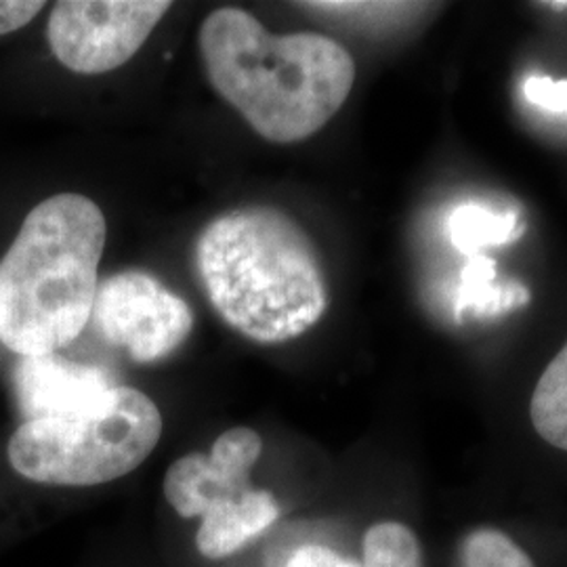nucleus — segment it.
Returning <instances> with one entry per match:
<instances>
[{
  "label": "nucleus",
  "mask_w": 567,
  "mask_h": 567,
  "mask_svg": "<svg viewBox=\"0 0 567 567\" xmlns=\"http://www.w3.org/2000/svg\"><path fill=\"white\" fill-rule=\"evenodd\" d=\"M171 7L166 0H63L51 11L47 37L68 70L105 74L142 49Z\"/></svg>",
  "instance_id": "5"
},
{
  "label": "nucleus",
  "mask_w": 567,
  "mask_h": 567,
  "mask_svg": "<svg viewBox=\"0 0 567 567\" xmlns=\"http://www.w3.org/2000/svg\"><path fill=\"white\" fill-rule=\"evenodd\" d=\"M524 95L527 102L543 112L567 116V81H553L543 74H532L524 82Z\"/></svg>",
  "instance_id": "16"
},
{
  "label": "nucleus",
  "mask_w": 567,
  "mask_h": 567,
  "mask_svg": "<svg viewBox=\"0 0 567 567\" xmlns=\"http://www.w3.org/2000/svg\"><path fill=\"white\" fill-rule=\"evenodd\" d=\"M362 567H423L416 534L400 522H381L364 534Z\"/></svg>",
  "instance_id": "13"
},
{
  "label": "nucleus",
  "mask_w": 567,
  "mask_h": 567,
  "mask_svg": "<svg viewBox=\"0 0 567 567\" xmlns=\"http://www.w3.org/2000/svg\"><path fill=\"white\" fill-rule=\"evenodd\" d=\"M93 322L103 339L152 364L177 351L194 328L189 305L145 271H121L95 292Z\"/></svg>",
  "instance_id": "6"
},
{
  "label": "nucleus",
  "mask_w": 567,
  "mask_h": 567,
  "mask_svg": "<svg viewBox=\"0 0 567 567\" xmlns=\"http://www.w3.org/2000/svg\"><path fill=\"white\" fill-rule=\"evenodd\" d=\"M198 44L215 91L271 143L322 131L355 82V61L339 42L316 32L276 37L234 7L203 21Z\"/></svg>",
  "instance_id": "1"
},
{
  "label": "nucleus",
  "mask_w": 567,
  "mask_h": 567,
  "mask_svg": "<svg viewBox=\"0 0 567 567\" xmlns=\"http://www.w3.org/2000/svg\"><path fill=\"white\" fill-rule=\"evenodd\" d=\"M44 9L41 0H0V37L28 25Z\"/></svg>",
  "instance_id": "18"
},
{
  "label": "nucleus",
  "mask_w": 567,
  "mask_h": 567,
  "mask_svg": "<svg viewBox=\"0 0 567 567\" xmlns=\"http://www.w3.org/2000/svg\"><path fill=\"white\" fill-rule=\"evenodd\" d=\"M301 7H309L311 11L330 18H343L370 25H389L410 20L426 9V4L414 2H303Z\"/></svg>",
  "instance_id": "15"
},
{
  "label": "nucleus",
  "mask_w": 567,
  "mask_h": 567,
  "mask_svg": "<svg viewBox=\"0 0 567 567\" xmlns=\"http://www.w3.org/2000/svg\"><path fill=\"white\" fill-rule=\"evenodd\" d=\"M107 225L81 194L34 206L0 261V343L21 358L49 355L89 324Z\"/></svg>",
  "instance_id": "3"
},
{
  "label": "nucleus",
  "mask_w": 567,
  "mask_h": 567,
  "mask_svg": "<svg viewBox=\"0 0 567 567\" xmlns=\"http://www.w3.org/2000/svg\"><path fill=\"white\" fill-rule=\"evenodd\" d=\"M526 224L517 210H492L477 204L458 206L447 219L450 243L463 255L475 257L486 246L517 243Z\"/></svg>",
  "instance_id": "11"
},
{
  "label": "nucleus",
  "mask_w": 567,
  "mask_h": 567,
  "mask_svg": "<svg viewBox=\"0 0 567 567\" xmlns=\"http://www.w3.org/2000/svg\"><path fill=\"white\" fill-rule=\"evenodd\" d=\"M461 567H534V561L505 532L480 527L461 545Z\"/></svg>",
  "instance_id": "14"
},
{
  "label": "nucleus",
  "mask_w": 567,
  "mask_h": 567,
  "mask_svg": "<svg viewBox=\"0 0 567 567\" xmlns=\"http://www.w3.org/2000/svg\"><path fill=\"white\" fill-rule=\"evenodd\" d=\"M264 452L261 435L250 426L224 431L210 454L192 452L168 466L164 496L182 517H204L213 508L243 498L250 486V468Z\"/></svg>",
  "instance_id": "7"
},
{
  "label": "nucleus",
  "mask_w": 567,
  "mask_h": 567,
  "mask_svg": "<svg viewBox=\"0 0 567 567\" xmlns=\"http://www.w3.org/2000/svg\"><path fill=\"white\" fill-rule=\"evenodd\" d=\"M196 271L225 324L257 343L292 341L328 309L316 246L278 208L250 206L213 219L196 243Z\"/></svg>",
  "instance_id": "2"
},
{
  "label": "nucleus",
  "mask_w": 567,
  "mask_h": 567,
  "mask_svg": "<svg viewBox=\"0 0 567 567\" xmlns=\"http://www.w3.org/2000/svg\"><path fill=\"white\" fill-rule=\"evenodd\" d=\"M161 435L158 405L133 386H114L93 412L23 421L9 440L7 456L16 473L34 484L100 486L143 465Z\"/></svg>",
  "instance_id": "4"
},
{
  "label": "nucleus",
  "mask_w": 567,
  "mask_h": 567,
  "mask_svg": "<svg viewBox=\"0 0 567 567\" xmlns=\"http://www.w3.org/2000/svg\"><path fill=\"white\" fill-rule=\"evenodd\" d=\"M286 567H362L353 557L341 555L334 548L322 545H307L292 553Z\"/></svg>",
  "instance_id": "17"
},
{
  "label": "nucleus",
  "mask_w": 567,
  "mask_h": 567,
  "mask_svg": "<svg viewBox=\"0 0 567 567\" xmlns=\"http://www.w3.org/2000/svg\"><path fill=\"white\" fill-rule=\"evenodd\" d=\"M529 421L548 446L567 452V344L548 362L534 386Z\"/></svg>",
  "instance_id": "12"
},
{
  "label": "nucleus",
  "mask_w": 567,
  "mask_h": 567,
  "mask_svg": "<svg viewBox=\"0 0 567 567\" xmlns=\"http://www.w3.org/2000/svg\"><path fill=\"white\" fill-rule=\"evenodd\" d=\"M280 517V505L267 489H248L243 498L204 515L196 547L208 559H224L264 534Z\"/></svg>",
  "instance_id": "9"
},
{
  "label": "nucleus",
  "mask_w": 567,
  "mask_h": 567,
  "mask_svg": "<svg viewBox=\"0 0 567 567\" xmlns=\"http://www.w3.org/2000/svg\"><path fill=\"white\" fill-rule=\"evenodd\" d=\"M532 295L524 284L501 282L496 264L487 257H471L463 267L454 303L456 320L492 318L529 303Z\"/></svg>",
  "instance_id": "10"
},
{
  "label": "nucleus",
  "mask_w": 567,
  "mask_h": 567,
  "mask_svg": "<svg viewBox=\"0 0 567 567\" xmlns=\"http://www.w3.org/2000/svg\"><path fill=\"white\" fill-rule=\"evenodd\" d=\"M13 389L23 419L39 421L93 412L114 385L97 365L76 364L49 353L21 358L13 372Z\"/></svg>",
  "instance_id": "8"
}]
</instances>
